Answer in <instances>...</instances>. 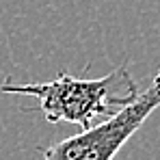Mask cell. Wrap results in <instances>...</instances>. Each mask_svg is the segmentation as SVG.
<instances>
[{
    "mask_svg": "<svg viewBox=\"0 0 160 160\" xmlns=\"http://www.w3.org/2000/svg\"><path fill=\"white\" fill-rule=\"evenodd\" d=\"M0 89L4 93L37 98V110L48 123H74L80 130L91 128L98 117L115 115L141 95L138 84L128 72V61L102 78H76L63 69L50 82L20 84L7 78Z\"/></svg>",
    "mask_w": 160,
    "mask_h": 160,
    "instance_id": "1",
    "label": "cell"
},
{
    "mask_svg": "<svg viewBox=\"0 0 160 160\" xmlns=\"http://www.w3.org/2000/svg\"><path fill=\"white\" fill-rule=\"evenodd\" d=\"M158 106L160 69L156 72L152 84L141 91L132 104L123 106L102 123H95L76 136L52 143L41 152V156L43 160H112Z\"/></svg>",
    "mask_w": 160,
    "mask_h": 160,
    "instance_id": "2",
    "label": "cell"
}]
</instances>
